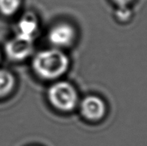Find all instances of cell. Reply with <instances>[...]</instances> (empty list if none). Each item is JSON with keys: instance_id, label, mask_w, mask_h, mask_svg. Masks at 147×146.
Returning a JSON list of instances; mask_svg holds the SVG:
<instances>
[{"instance_id": "obj_1", "label": "cell", "mask_w": 147, "mask_h": 146, "mask_svg": "<svg viewBox=\"0 0 147 146\" xmlns=\"http://www.w3.org/2000/svg\"><path fill=\"white\" fill-rule=\"evenodd\" d=\"M69 57L58 49L46 50L36 54L32 68L37 75L44 79H56L68 70Z\"/></svg>"}, {"instance_id": "obj_7", "label": "cell", "mask_w": 147, "mask_h": 146, "mask_svg": "<svg viewBox=\"0 0 147 146\" xmlns=\"http://www.w3.org/2000/svg\"><path fill=\"white\" fill-rule=\"evenodd\" d=\"M15 86V78L6 70L0 69V98L11 93Z\"/></svg>"}, {"instance_id": "obj_6", "label": "cell", "mask_w": 147, "mask_h": 146, "mask_svg": "<svg viewBox=\"0 0 147 146\" xmlns=\"http://www.w3.org/2000/svg\"><path fill=\"white\" fill-rule=\"evenodd\" d=\"M38 31V24L36 17L31 14L25 15L19 21L17 25V35L24 39L33 40Z\"/></svg>"}, {"instance_id": "obj_5", "label": "cell", "mask_w": 147, "mask_h": 146, "mask_svg": "<svg viewBox=\"0 0 147 146\" xmlns=\"http://www.w3.org/2000/svg\"><path fill=\"white\" fill-rule=\"evenodd\" d=\"M80 111L84 118L96 121L105 116L106 106L102 98L97 96H87L81 102Z\"/></svg>"}, {"instance_id": "obj_2", "label": "cell", "mask_w": 147, "mask_h": 146, "mask_svg": "<svg viewBox=\"0 0 147 146\" xmlns=\"http://www.w3.org/2000/svg\"><path fill=\"white\" fill-rule=\"evenodd\" d=\"M47 95L51 104L63 112L74 109L78 102V94L74 87L65 81H59L53 84L49 88Z\"/></svg>"}, {"instance_id": "obj_10", "label": "cell", "mask_w": 147, "mask_h": 146, "mask_svg": "<svg viewBox=\"0 0 147 146\" xmlns=\"http://www.w3.org/2000/svg\"><path fill=\"white\" fill-rule=\"evenodd\" d=\"M117 7H124L130 6L135 0H112Z\"/></svg>"}, {"instance_id": "obj_9", "label": "cell", "mask_w": 147, "mask_h": 146, "mask_svg": "<svg viewBox=\"0 0 147 146\" xmlns=\"http://www.w3.org/2000/svg\"><path fill=\"white\" fill-rule=\"evenodd\" d=\"M116 17L120 22H127L132 17V10L130 6H124V7H117L116 12Z\"/></svg>"}, {"instance_id": "obj_3", "label": "cell", "mask_w": 147, "mask_h": 146, "mask_svg": "<svg viewBox=\"0 0 147 146\" xmlns=\"http://www.w3.org/2000/svg\"><path fill=\"white\" fill-rule=\"evenodd\" d=\"M7 56L13 61H20L27 58L33 50L32 40L16 36L5 46Z\"/></svg>"}, {"instance_id": "obj_4", "label": "cell", "mask_w": 147, "mask_h": 146, "mask_svg": "<svg viewBox=\"0 0 147 146\" xmlns=\"http://www.w3.org/2000/svg\"><path fill=\"white\" fill-rule=\"evenodd\" d=\"M75 36V30L72 25L61 23L51 28L49 32L48 38L51 44L55 46L66 47L73 42Z\"/></svg>"}, {"instance_id": "obj_8", "label": "cell", "mask_w": 147, "mask_h": 146, "mask_svg": "<svg viewBox=\"0 0 147 146\" xmlns=\"http://www.w3.org/2000/svg\"><path fill=\"white\" fill-rule=\"evenodd\" d=\"M21 0H0V13L5 16H12L21 7Z\"/></svg>"}]
</instances>
